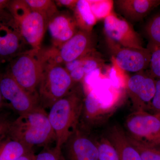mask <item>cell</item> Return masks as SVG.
<instances>
[{"instance_id":"25","label":"cell","mask_w":160,"mask_h":160,"mask_svg":"<svg viewBox=\"0 0 160 160\" xmlns=\"http://www.w3.org/2000/svg\"><path fill=\"white\" fill-rule=\"evenodd\" d=\"M127 137L132 145L138 152L142 160H160V149L143 146L128 136Z\"/></svg>"},{"instance_id":"12","label":"cell","mask_w":160,"mask_h":160,"mask_svg":"<svg viewBox=\"0 0 160 160\" xmlns=\"http://www.w3.org/2000/svg\"><path fill=\"white\" fill-rule=\"evenodd\" d=\"M113 51L120 69L138 73L149 67L151 53L147 48H119Z\"/></svg>"},{"instance_id":"13","label":"cell","mask_w":160,"mask_h":160,"mask_svg":"<svg viewBox=\"0 0 160 160\" xmlns=\"http://www.w3.org/2000/svg\"><path fill=\"white\" fill-rule=\"evenodd\" d=\"M47 29L50 33L53 47L58 49L79 30L73 16L60 12L48 22Z\"/></svg>"},{"instance_id":"28","label":"cell","mask_w":160,"mask_h":160,"mask_svg":"<svg viewBox=\"0 0 160 160\" xmlns=\"http://www.w3.org/2000/svg\"><path fill=\"white\" fill-rule=\"evenodd\" d=\"M150 109L153 112L152 113L160 115V79L156 81L155 91L152 100Z\"/></svg>"},{"instance_id":"5","label":"cell","mask_w":160,"mask_h":160,"mask_svg":"<svg viewBox=\"0 0 160 160\" xmlns=\"http://www.w3.org/2000/svg\"><path fill=\"white\" fill-rule=\"evenodd\" d=\"M9 10L23 40L32 49H40L48 22L42 14L32 10L25 0L11 1Z\"/></svg>"},{"instance_id":"23","label":"cell","mask_w":160,"mask_h":160,"mask_svg":"<svg viewBox=\"0 0 160 160\" xmlns=\"http://www.w3.org/2000/svg\"><path fill=\"white\" fill-rule=\"evenodd\" d=\"M147 48L151 53L149 74L157 79H160V46L148 44Z\"/></svg>"},{"instance_id":"26","label":"cell","mask_w":160,"mask_h":160,"mask_svg":"<svg viewBox=\"0 0 160 160\" xmlns=\"http://www.w3.org/2000/svg\"><path fill=\"white\" fill-rule=\"evenodd\" d=\"M36 160H66L63 154L62 149H58L55 146L53 148L45 147L44 149L36 155Z\"/></svg>"},{"instance_id":"16","label":"cell","mask_w":160,"mask_h":160,"mask_svg":"<svg viewBox=\"0 0 160 160\" xmlns=\"http://www.w3.org/2000/svg\"><path fill=\"white\" fill-rule=\"evenodd\" d=\"M107 138L116 149L120 160H142L138 152L129 142L126 132L119 126L111 127Z\"/></svg>"},{"instance_id":"14","label":"cell","mask_w":160,"mask_h":160,"mask_svg":"<svg viewBox=\"0 0 160 160\" xmlns=\"http://www.w3.org/2000/svg\"><path fill=\"white\" fill-rule=\"evenodd\" d=\"M113 2L119 12L132 22L142 20L160 5V0H118Z\"/></svg>"},{"instance_id":"21","label":"cell","mask_w":160,"mask_h":160,"mask_svg":"<svg viewBox=\"0 0 160 160\" xmlns=\"http://www.w3.org/2000/svg\"><path fill=\"white\" fill-rule=\"evenodd\" d=\"M99 160H120L118 153L107 138H102L96 142Z\"/></svg>"},{"instance_id":"33","label":"cell","mask_w":160,"mask_h":160,"mask_svg":"<svg viewBox=\"0 0 160 160\" xmlns=\"http://www.w3.org/2000/svg\"><path fill=\"white\" fill-rule=\"evenodd\" d=\"M36 155L34 154L33 151H32L22 156L15 160H36Z\"/></svg>"},{"instance_id":"8","label":"cell","mask_w":160,"mask_h":160,"mask_svg":"<svg viewBox=\"0 0 160 160\" xmlns=\"http://www.w3.org/2000/svg\"><path fill=\"white\" fill-rule=\"evenodd\" d=\"M0 89L3 100L19 115L34 110L39 106L37 98L25 90L7 72L1 75Z\"/></svg>"},{"instance_id":"11","label":"cell","mask_w":160,"mask_h":160,"mask_svg":"<svg viewBox=\"0 0 160 160\" xmlns=\"http://www.w3.org/2000/svg\"><path fill=\"white\" fill-rule=\"evenodd\" d=\"M66 160H99L96 143L78 129L63 145Z\"/></svg>"},{"instance_id":"4","label":"cell","mask_w":160,"mask_h":160,"mask_svg":"<svg viewBox=\"0 0 160 160\" xmlns=\"http://www.w3.org/2000/svg\"><path fill=\"white\" fill-rule=\"evenodd\" d=\"M46 59V50L42 49L21 52L15 57L8 72L22 88L38 98Z\"/></svg>"},{"instance_id":"34","label":"cell","mask_w":160,"mask_h":160,"mask_svg":"<svg viewBox=\"0 0 160 160\" xmlns=\"http://www.w3.org/2000/svg\"><path fill=\"white\" fill-rule=\"evenodd\" d=\"M1 75H0V78H1ZM3 100L2 96V93H1V89H0V108L3 106Z\"/></svg>"},{"instance_id":"10","label":"cell","mask_w":160,"mask_h":160,"mask_svg":"<svg viewBox=\"0 0 160 160\" xmlns=\"http://www.w3.org/2000/svg\"><path fill=\"white\" fill-rule=\"evenodd\" d=\"M96 44L92 31L79 30L75 34L58 49V55L63 64L70 62L91 54Z\"/></svg>"},{"instance_id":"32","label":"cell","mask_w":160,"mask_h":160,"mask_svg":"<svg viewBox=\"0 0 160 160\" xmlns=\"http://www.w3.org/2000/svg\"><path fill=\"white\" fill-rule=\"evenodd\" d=\"M78 0H58L55 1L56 4L60 6H64L73 11L77 4Z\"/></svg>"},{"instance_id":"2","label":"cell","mask_w":160,"mask_h":160,"mask_svg":"<svg viewBox=\"0 0 160 160\" xmlns=\"http://www.w3.org/2000/svg\"><path fill=\"white\" fill-rule=\"evenodd\" d=\"M8 136L32 149L34 146L45 148L56 143L55 134L48 114L40 106L12 121Z\"/></svg>"},{"instance_id":"7","label":"cell","mask_w":160,"mask_h":160,"mask_svg":"<svg viewBox=\"0 0 160 160\" xmlns=\"http://www.w3.org/2000/svg\"><path fill=\"white\" fill-rule=\"evenodd\" d=\"M104 29L113 50L119 48H143L142 39L131 24L113 13L104 19Z\"/></svg>"},{"instance_id":"29","label":"cell","mask_w":160,"mask_h":160,"mask_svg":"<svg viewBox=\"0 0 160 160\" xmlns=\"http://www.w3.org/2000/svg\"><path fill=\"white\" fill-rule=\"evenodd\" d=\"M12 122L7 118L0 117V144L9 136Z\"/></svg>"},{"instance_id":"3","label":"cell","mask_w":160,"mask_h":160,"mask_svg":"<svg viewBox=\"0 0 160 160\" xmlns=\"http://www.w3.org/2000/svg\"><path fill=\"white\" fill-rule=\"evenodd\" d=\"M84 100L79 92L71 90L54 103L48 117L56 135L55 147H62L78 129L82 113Z\"/></svg>"},{"instance_id":"22","label":"cell","mask_w":160,"mask_h":160,"mask_svg":"<svg viewBox=\"0 0 160 160\" xmlns=\"http://www.w3.org/2000/svg\"><path fill=\"white\" fill-rule=\"evenodd\" d=\"M145 31L149 45L160 46V13L152 18L146 24Z\"/></svg>"},{"instance_id":"9","label":"cell","mask_w":160,"mask_h":160,"mask_svg":"<svg viewBox=\"0 0 160 160\" xmlns=\"http://www.w3.org/2000/svg\"><path fill=\"white\" fill-rule=\"evenodd\" d=\"M138 72L129 78L127 83V91L134 111L150 109L152 100L155 91L156 80L149 73Z\"/></svg>"},{"instance_id":"17","label":"cell","mask_w":160,"mask_h":160,"mask_svg":"<svg viewBox=\"0 0 160 160\" xmlns=\"http://www.w3.org/2000/svg\"><path fill=\"white\" fill-rule=\"evenodd\" d=\"M109 109L104 106L96 92L92 90L88 92L84 100L82 112L86 122L92 124L98 121Z\"/></svg>"},{"instance_id":"27","label":"cell","mask_w":160,"mask_h":160,"mask_svg":"<svg viewBox=\"0 0 160 160\" xmlns=\"http://www.w3.org/2000/svg\"><path fill=\"white\" fill-rule=\"evenodd\" d=\"M90 54L82 58V68L86 76L98 69V64L95 59L90 56Z\"/></svg>"},{"instance_id":"1","label":"cell","mask_w":160,"mask_h":160,"mask_svg":"<svg viewBox=\"0 0 160 160\" xmlns=\"http://www.w3.org/2000/svg\"><path fill=\"white\" fill-rule=\"evenodd\" d=\"M62 64L55 49L46 50L45 66L38 89L39 104L44 109L51 108L68 94L74 84Z\"/></svg>"},{"instance_id":"18","label":"cell","mask_w":160,"mask_h":160,"mask_svg":"<svg viewBox=\"0 0 160 160\" xmlns=\"http://www.w3.org/2000/svg\"><path fill=\"white\" fill-rule=\"evenodd\" d=\"M73 12V16L79 29L92 31L97 19L92 10L89 1L78 0Z\"/></svg>"},{"instance_id":"31","label":"cell","mask_w":160,"mask_h":160,"mask_svg":"<svg viewBox=\"0 0 160 160\" xmlns=\"http://www.w3.org/2000/svg\"><path fill=\"white\" fill-rule=\"evenodd\" d=\"M69 74L74 83L82 82L86 76V74L82 66L78 67L72 70L69 72Z\"/></svg>"},{"instance_id":"15","label":"cell","mask_w":160,"mask_h":160,"mask_svg":"<svg viewBox=\"0 0 160 160\" xmlns=\"http://www.w3.org/2000/svg\"><path fill=\"white\" fill-rule=\"evenodd\" d=\"M22 41L24 40L14 22L0 21V58L11 57L21 53Z\"/></svg>"},{"instance_id":"30","label":"cell","mask_w":160,"mask_h":160,"mask_svg":"<svg viewBox=\"0 0 160 160\" xmlns=\"http://www.w3.org/2000/svg\"><path fill=\"white\" fill-rule=\"evenodd\" d=\"M10 1L8 0H0V21L9 22L13 21L11 13H8L6 10H9Z\"/></svg>"},{"instance_id":"24","label":"cell","mask_w":160,"mask_h":160,"mask_svg":"<svg viewBox=\"0 0 160 160\" xmlns=\"http://www.w3.org/2000/svg\"><path fill=\"white\" fill-rule=\"evenodd\" d=\"M92 10L97 19L104 18L111 13L114 2L112 1H89Z\"/></svg>"},{"instance_id":"19","label":"cell","mask_w":160,"mask_h":160,"mask_svg":"<svg viewBox=\"0 0 160 160\" xmlns=\"http://www.w3.org/2000/svg\"><path fill=\"white\" fill-rule=\"evenodd\" d=\"M32 151V149L8 136L0 144V160H15Z\"/></svg>"},{"instance_id":"20","label":"cell","mask_w":160,"mask_h":160,"mask_svg":"<svg viewBox=\"0 0 160 160\" xmlns=\"http://www.w3.org/2000/svg\"><path fill=\"white\" fill-rule=\"evenodd\" d=\"M29 8L38 12L49 22L52 18L58 13L56 4L52 0H25Z\"/></svg>"},{"instance_id":"6","label":"cell","mask_w":160,"mask_h":160,"mask_svg":"<svg viewBox=\"0 0 160 160\" xmlns=\"http://www.w3.org/2000/svg\"><path fill=\"white\" fill-rule=\"evenodd\" d=\"M126 135L143 146L160 149V115L134 111L125 122Z\"/></svg>"}]
</instances>
